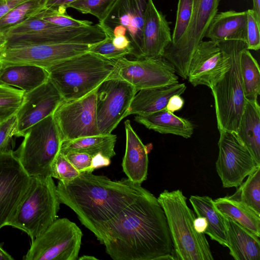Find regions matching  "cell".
Returning a JSON list of instances; mask_svg holds the SVG:
<instances>
[{
  "label": "cell",
  "mask_w": 260,
  "mask_h": 260,
  "mask_svg": "<svg viewBox=\"0 0 260 260\" xmlns=\"http://www.w3.org/2000/svg\"><path fill=\"white\" fill-rule=\"evenodd\" d=\"M92 161L93 167L95 169L100 167L108 166L111 162V159L102 154H98L93 157Z\"/></svg>",
  "instance_id": "7dc6e473"
},
{
  "label": "cell",
  "mask_w": 260,
  "mask_h": 260,
  "mask_svg": "<svg viewBox=\"0 0 260 260\" xmlns=\"http://www.w3.org/2000/svg\"><path fill=\"white\" fill-rule=\"evenodd\" d=\"M184 104V100L179 94L172 95L169 99L166 109L169 112L174 113L181 109Z\"/></svg>",
  "instance_id": "7bdbcfd3"
},
{
  "label": "cell",
  "mask_w": 260,
  "mask_h": 260,
  "mask_svg": "<svg viewBox=\"0 0 260 260\" xmlns=\"http://www.w3.org/2000/svg\"><path fill=\"white\" fill-rule=\"evenodd\" d=\"M101 244L114 260H174L165 212L150 191L119 215Z\"/></svg>",
  "instance_id": "6da1fadb"
},
{
  "label": "cell",
  "mask_w": 260,
  "mask_h": 260,
  "mask_svg": "<svg viewBox=\"0 0 260 260\" xmlns=\"http://www.w3.org/2000/svg\"><path fill=\"white\" fill-rule=\"evenodd\" d=\"M3 31L8 42L93 44L105 37L98 23L87 27H68L35 16Z\"/></svg>",
  "instance_id": "ba28073f"
},
{
  "label": "cell",
  "mask_w": 260,
  "mask_h": 260,
  "mask_svg": "<svg viewBox=\"0 0 260 260\" xmlns=\"http://www.w3.org/2000/svg\"><path fill=\"white\" fill-rule=\"evenodd\" d=\"M137 91L129 83L108 78L96 89V118L100 135H107L117 127L127 113Z\"/></svg>",
  "instance_id": "5bb4252c"
},
{
  "label": "cell",
  "mask_w": 260,
  "mask_h": 260,
  "mask_svg": "<svg viewBox=\"0 0 260 260\" xmlns=\"http://www.w3.org/2000/svg\"><path fill=\"white\" fill-rule=\"evenodd\" d=\"M30 180L13 150L0 152V229L8 225Z\"/></svg>",
  "instance_id": "2e32d148"
},
{
  "label": "cell",
  "mask_w": 260,
  "mask_h": 260,
  "mask_svg": "<svg viewBox=\"0 0 260 260\" xmlns=\"http://www.w3.org/2000/svg\"><path fill=\"white\" fill-rule=\"evenodd\" d=\"M48 71L43 68L28 64L16 65L0 69V84L29 91L46 82Z\"/></svg>",
  "instance_id": "484cf974"
},
{
  "label": "cell",
  "mask_w": 260,
  "mask_h": 260,
  "mask_svg": "<svg viewBox=\"0 0 260 260\" xmlns=\"http://www.w3.org/2000/svg\"><path fill=\"white\" fill-rule=\"evenodd\" d=\"M113 0H76L66 6L83 14H89L101 21Z\"/></svg>",
  "instance_id": "74e56055"
},
{
  "label": "cell",
  "mask_w": 260,
  "mask_h": 260,
  "mask_svg": "<svg viewBox=\"0 0 260 260\" xmlns=\"http://www.w3.org/2000/svg\"><path fill=\"white\" fill-rule=\"evenodd\" d=\"M148 0H113L99 23L112 29L117 26L126 29L125 36L133 47L132 55L144 58L143 26Z\"/></svg>",
  "instance_id": "e0dca14e"
},
{
  "label": "cell",
  "mask_w": 260,
  "mask_h": 260,
  "mask_svg": "<svg viewBox=\"0 0 260 260\" xmlns=\"http://www.w3.org/2000/svg\"><path fill=\"white\" fill-rule=\"evenodd\" d=\"M78 260H97L98 258L94 256L83 255L78 258Z\"/></svg>",
  "instance_id": "816d5d0a"
},
{
  "label": "cell",
  "mask_w": 260,
  "mask_h": 260,
  "mask_svg": "<svg viewBox=\"0 0 260 260\" xmlns=\"http://www.w3.org/2000/svg\"><path fill=\"white\" fill-rule=\"evenodd\" d=\"M76 0H47L46 7L48 8H55L60 6H66L69 3Z\"/></svg>",
  "instance_id": "c3c4849f"
},
{
  "label": "cell",
  "mask_w": 260,
  "mask_h": 260,
  "mask_svg": "<svg viewBox=\"0 0 260 260\" xmlns=\"http://www.w3.org/2000/svg\"><path fill=\"white\" fill-rule=\"evenodd\" d=\"M246 11L229 10L217 13L205 37L217 44L231 40L246 43Z\"/></svg>",
  "instance_id": "7402d4cb"
},
{
  "label": "cell",
  "mask_w": 260,
  "mask_h": 260,
  "mask_svg": "<svg viewBox=\"0 0 260 260\" xmlns=\"http://www.w3.org/2000/svg\"><path fill=\"white\" fill-rule=\"evenodd\" d=\"M246 45L248 50H258L260 48V31L259 23L252 9L246 11Z\"/></svg>",
  "instance_id": "60d3db41"
},
{
  "label": "cell",
  "mask_w": 260,
  "mask_h": 260,
  "mask_svg": "<svg viewBox=\"0 0 260 260\" xmlns=\"http://www.w3.org/2000/svg\"><path fill=\"white\" fill-rule=\"evenodd\" d=\"M253 11L257 21L260 23V0H252Z\"/></svg>",
  "instance_id": "681fc988"
},
{
  "label": "cell",
  "mask_w": 260,
  "mask_h": 260,
  "mask_svg": "<svg viewBox=\"0 0 260 260\" xmlns=\"http://www.w3.org/2000/svg\"><path fill=\"white\" fill-rule=\"evenodd\" d=\"M63 101L49 79L37 88L24 92L21 104L15 113L17 121V137H23L30 127L53 115Z\"/></svg>",
  "instance_id": "d6986e66"
},
{
  "label": "cell",
  "mask_w": 260,
  "mask_h": 260,
  "mask_svg": "<svg viewBox=\"0 0 260 260\" xmlns=\"http://www.w3.org/2000/svg\"><path fill=\"white\" fill-rule=\"evenodd\" d=\"M232 196L260 215V166L248 176Z\"/></svg>",
  "instance_id": "1f68e13d"
},
{
  "label": "cell",
  "mask_w": 260,
  "mask_h": 260,
  "mask_svg": "<svg viewBox=\"0 0 260 260\" xmlns=\"http://www.w3.org/2000/svg\"><path fill=\"white\" fill-rule=\"evenodd\" d=\"M229 67L228 54L220 43L202 41L191 58L187 79L194 87L205 85L211 88Z\"/></svg>",
  "instance_id": "ac0fdd59"
},
{
  "label": "cell",
  "mask_w": 260,
  "mask_h": 260,
  "mask_svg": "<svg viewBox=\"0 0 260 260\" xmlns=\"http://www.w3.org/2000/svg\"><path fill=\"white\" fill-rule=\"evenodd\" d=\"M218 155L215 166L224 188H237L260 166L237 133L219 132Z\"/></svg>",
  "instance_id": "4fadbf2b"
},
{
  "label": "cell",
  "mask_w": 260,
  "mask_h": 260,
  "mask_svg": "<svg viewBox=\"0 0 260 260\" xmlns=\"http://www.w3.org/2000/svg\"><path fill=\"white\" fill-rule=\"evenodd\" d=\"M91 45L6 41L0 48V69L12 66L28 64L46 70L66 59L88 52Z\"/></svg>",
  "instance_id": "9c48e42d"
},
{
  "label": "cell",
  "mask_w": 260,
  "mask_h": 260,
  "mask_svg": "<svg viewBox=\"0 0 260 260\" xmlns=\"http://www.w3.org/2000/svg\"><path fill=\"white\" fill-rule=\"evenodd\" d=\"M221 215L228 217L253 235L260 237V215L231 196L212 200Z\"/></svg>",
  "instance_id": "83f0119b"
},
{
  "label": "cell",
  "mask_w": 260,
  "mask_h": 260,
  "mask_svg": "<svg viewBox=\"0 0 260 260\" xmlns=\"http://www.w3.org/2000/svg\"><path fill=\"white\" fill-rule=\"evenodd\" d=\"M124 127L126 147L122 162L123 171L129 180L141 184L147 177L148 149L134 130L129 120L125 121Z\"/></svg>",
  "instance_id": "44dd1931"
},
{
  "label": "cell",
  "mask_w": 260,
  "mask_h": 260,
  "mask_svg": "<svg viewBox=\"0 0 260 260\" xmlns=\"http://www.w3.org/2000/svg\"><path fill=\"white\" fill-rule=\"evenodd\" d=\"M47 0H28L17 6L0 18V30L31 18L45 9Z\"/></svg>",
  "instance_id": "d6a6232c"
},
{
  "label": "cell",
  "mask_w": 260,
  "mask_h": 260,
  "mask_svg": "<svg viewBox=\"0 0 260 260\" xmlns=\"http://www.w3.org/2000/svg\"><path fill=\"white\" fill-rule=\"evenodd\" d=\"M135 120L162 134H172L188 139L194 132V125L190 121L179 117L166 109L146 115H136Z\"/></svg>",
  "instance_id": "d4e9b609"
},
{
  "label": "cell",
  "mask_w": 260,
  "mask_h": 260,
  "mask_svg": "<svg viewBox=\"0 0 260 260\" xmlns=\"http://www.w3.org/2000/svg\"><path fill=\"white\" fill-rule=\"evenodd\" d=\"M190 202L197 216L206 217L208 227L205 233L210 238L224 247L228 246L226 228L222 216L215 208L212 199L204 196H191Z\"/></svg>",
  "instance_id": "f1b7e54d"
},
{
  "label": "cell",
  "mask_w": 260,
  "mask_h": 260,
  "mask_svg": "<svg viewBox=\"0 0 260 260\" xmlns=\"http://www.w3.org/2000/svg\"><path fill=\"white\" fill-rule=\"evenodd\" d=\"M240 72L246 100L257 101L260 93V70L249 50L244 48L240 58Z\"/></svg>",
  "instance_id": "4dcf8cb0"
},
{
  "label": "cell",
  "mask_w": 260,
  "mask_h": 260,
  "mask_svg": "<svg viewBox=\"0 0 260 260\" xmlns=\"http://www.w3.org/2000/svg\"><path fill=\"white\" fill-rule=\"evenodd\" d=\"M193 0H178L175 27L169 45L176 44L185 33L190 23Z\"/></svg>",
  "instance_id": "8d00e7d4"
},
{
  "label": "cell",
  "mask_w": 260,
  "mask_h": 260,
  "mask_svg": "<svg viewBox=\"0 0 260 260\" xmlns=\"http://www.w3.org/2000/svg\"><path fill=\"white\" fill-rule=\"evenodd\" d=\"M17 135L16 114L0 122V152L13 150L15 143L13 137Z\"/></svg>",
  "instance_id": "f35d334b"
},
{
  "label": "cell",
  "mask_w": 260,
  "mask_h": 260,
  "mask_svg": "<svg viewBox=\"0 0 260 260\" xmlns=\"http://www.w3.org/2000/svg\"><path fill=\"white\" fill-rule=\"evenodd\" d=\"M51 176L31 177L29 187L7 225L26 233L31 241L57 218L59 201Z\"/></svg>",
  "instance_id": "8992f818"
},
{
  "label": "cell",
  "mask_w": 260,
  "mask_h": 260,
  "mask_svg": "<svg viewBox=\"0 0 260 260\" xmlns=\"http://www.w3.org/2000/svg\"><path fill=\"white\" fill-rule=\"evenodd\" d=\"M113 43L116 48L121 49L132 47L131 42L125 36L114 37Z\"/></svg>",
  "instance_id": "bcb514c9"
},
{
  "label": "cell",
  "mask_w": 260,
  "mask_h": 260,
  "mask_svg": "<svg viewBox=\"0 0 260 260\" xmlns=\"http://www.w3.org/2000/svg\"><path fill=\"white\" fill-rule=\"evenodd\" d=\"M63 154L80 173L94 171L93 156L90 155L76 151H69Z\"/></svg>",
  "instance_id": "b9f144b4"
},
{
  "label": "cell",
  "mask_w": 260,
  "mask_h": 260,
  "mask_svg": "<svg viewBox=\"0 0 260 260\" xmlns=\"http://www.w3.org/2000/svg\"><path fill=\"white\" fill-rule=\"evenodd\" d=\"M226 50L229 67L221 79L211 88L214 98L219 132L237 133L246 99L240 72V58L242 51L247 48L242 41L231 40L219 43Z\"/></svg>",
  "instance_id": "5b68a950"
},
{
  "label": "cell",
  "mask_w": 260,
  "mask_h": 260,
  "mask_svg": "<svg viewBox=\"0 0 260 260\" xmlns=\"http://www.w3.org/2000/svg\"><path fill=\"white\" fill-rule=\"evenodd\" d=\"M193 226L196 232L200 234H205L208 227L206 217L204 216L196 217L193 221Z\"/></svg>",
  "instance_id": "f6af8a7d"
},
{
  "label": "cell",
  "mask_w": 260,
  "mask_h": 260,
  "mask_svg": "<svg viewBox=\"0 0 260 260\" xmlns=\"http://www.w3.org/2000/svg\"><path fill=\"white\" fill-rule=\"evenodd\" d=\"M98 24L104 31L105 37L103 40L91 45L88 52L113 60H117L126 55L132 54V47L123 49L116 48L113 43L114 37L113 30L105 25Z\"/></svg>",
  "instance_id": "e575fe53"
},
{
  "label": "cell",
  "mask_w": 260,
  "mask_h": 260,
  "mask_svg": "<svg viewBox=\"0 0 260 260\" xmlns=\"http://www.w3.org/2000/svg\"><path fill=\"white\" fill-rule=\"evenodd\" d=\"M116 140V135L112 133L85 137L62 142L60 152H84L93 157L102 154L111 159L116 155L114 148Z\"/></svg>",
  "instance_id": "f546056e"
},
{
  "label": "cell",
  "mask_w": 260,
  "mask_h": 260,
  "mask_svg": "<svg viewBox=\"0 0 260 260\" xmlns=\"http://www.w3.org/2000/svg\"><path fill=\"white\" fill-rule=\"evenodd\" d=\"M80 174L66 156L60 152L53 166L52 177L66 182L73 180Z\"/></svg>",
  "instance_id": "ab89813d"
},
{
  "label": "cell",
  "mask_w": 260,
  "mask_h": 260,
  "mask_svg": "<svg viewBox=\"0 0 260 260\" xmlns=\"http://www.w3.org/2000/svg\"><path fill=\"white\" fill-rule=\"evenodd\" d=\"M67 8L64 6L55 8L46 7L34 16L63 27L79 28L93 24V22L90 21L78 20L72 17L67 14Z\"/></svg>",
  "instance_id": "836d02e7"
},
{
  "label": "cell",
  "mask_w": 260,
  "mask_h": 260,
  "mask_svg": "<svg viewBox=\"0 0 260 260\" xmlns=\"http://www.w3.org/2000/svg\"><path fill=\"white\" fill-rule=\"evenodd\" d=\"M144 58L161 56L172 42L169 24L165 16L148 0L143 26Z\"/></svg>",
  "instance_id": "ffe728a7"
},
{
  "label": "cell",
  "mask_w": 260,
  "mask_h": 260,
  "mask_svg": "<svg viewBox=\"0 0 260 260\" xmlns=\"http://www.w3.org/2000/svg\"><path fill=\"white\" fill-rule=\"evenodd\" d=\"M83 233L67 218L56 219L41 235L32 241L24 260H77Z\"/></svg>",
  "instance_id": "8fae6325"
},
{
  "label": "cell",
  "mask_w": 260,
  "mask_h": 260,
  "mask_svg": "<svg viewBox=\"0 0 260 260\" xmlns=\"http://www.w3.org/2000/svg\"><path fill=\"white\" fill-rule=\"evenodd\" d=\"M28 0H0V18L17 6Z\"/></svg>",
  "instance_id": "ee69618b"
},
{
  "label": "cell",
  "mask_w": 260,
  "mask_h": 260,
  "mask_svg": "<svg viewBox=\"0 0 260 260\" xmlns=\"http://www.w3.org/2000/svg\"><path fill=\"white\" fill-rule=\"evenodd\" d=\"M165 212L175 260H213L205 234L196 232V218L186 198L179 190H165L157 198Z\"/></svg>",
  "instance_id": "277c9868"
},
{
  "label": "cell",
  "mask_w": 260,
  "mask_h": 260,
  "mask_svg": "<svg viewBox=\"0 0 260 260\" xmlns=\"http://www.w3.org/2000/svg\"><path fill=\"white\" fill-rule=\"evenodd\" d=\"M237 134L260 165V107L257 100H246Z\"/></svg>",
  "instance_id": "4316f807"
},
{
  "label": "cell",
  "mask_w": 260,
  "mask_h": 260,
  "mask_svg": "<svg viewBox=\"0 0 260 260\" xmlns=\"http://www.w3.org/2000/svg\"><path fill=\"white\" fill-rule=\"evenodd\" d=\"M52 115L62 142L100 135L96 118L95 91L79 99L63 101Z\"/></svg>",
  "instance_id": "9a60e30c"
},
{
  "label": "cell",
  "mask_w": 260,
  "mask_h": 260,
  "mask_svg": "<svg viewBox=\"0 0 260 260\" xmlns=\"http://www.w3.org/2000/svg\"><path fill=\"white\" fill-rule=\"evenodd\" d=\"M220 0H193L189 25L183 36L169 45L162 56L174 66L176 74L187 79L192 56L218 12Z\"/></svg>",
  "instance_id": "30bf717a"
},
{
  "label": "cell",
  "mask_w": 260,
  "mask_h": 260,
  "mask_svg": "<svg viewBox=\"0 0 260 260\" xmlns=\"http://www.w3.org/2000/svg\"><path fill=\"white\" fill-rule=\"evenodd\" d=\"M174 66L162 56L134 60L125 57L115 61L114 70L108 78L124 80L136 91L169 86L179 83Z\"/></svg>",
  "instance_id": "7c38bea8"
},
{
  "label": "cell",
  "mask_w": 260,
  "mask_h": 260,
  "mask_svg": "<svg viewBox=\"0 0 260 260\" xmlns=\"http://www.w3.org/2000/svg\"><path fill=\"white\" fill-rule=\"evenodd\" d=\"M23 137L14 152L25 172L30 177H52L53 166L62 144L53 115L30 127Z\"/></svg>",
  "instance_id": "52a82bcc"
},
{
  "label": "cell",
  "mask_w": 260,
  "mask_h": 260,
  "mask_svg": "<svg viewBox=\"0 0 260 260\" xmlns=\"http://www.w3.org/2000/svg\"><path fill=\"white\" fill-rule=\"evenodd\" d=\"M115 61L88 51L46 70L49 79L63 100L67 101L82 98L95 91L110 77Z\"/></svg>",
  "instance_id": "3957f363"
},
{
  "label": "cell",
  "mask_w": 260,
  "mask_h": 260,
  "mask_svg": "<svg viewBox=\"0 0 260 260\" xmlns=\"http://www.w3.org/2000/svg\"><path fill=\"white\" fill-rule=\"evenodd\" d=\"M222 217L230 254L236 260H260L259 238L232 219Z\"/></svg>",
  "instance_id": "603a6c76"
},
{
  "label": "cell",
  "mask_w": 260,
  "mask_h": 260,
  "mask_svg": "<svg viewBox=\"0 0 260 260\" xmlns=\"http://www.w3.org/2000/svg\"><path fill=\"white\" fill-rule=\"evenodd\" d=\"M186 89L184 83H178L169 86L140 90L132 100L127 116L146 115L165 109L171 96L181 95Z\"/></svg>",
  "instance_id": "cb8c5ba5"
},
{
  "label": "cell",
  "mask_w": 260,
  "mask_h": 260,
  "mask_svg": "<svg viewBox=\"0 0 260 260\" xmlns=\"http://www.w3.org/2000/svg\"><path fill=\"white\" fill-rule=\"evenodd\" d=\"M56 190L60 203L73 210L100 243L119 215L149 191L127 178L112 180L92 172L81 173L69 182L59 181Z\"/></svg>",
  "instance_id": "7a4b0ae2"
},
{
  "label": "cell",
  "mask_w": 260,
  "mask_h": 260,
  "mask_svg": "<svg viewBox=\"0 0 260 260\" xmlns=\"http://www.w3.org/2000/svg\"><path fill=\"white\" fill-rule=\"evenodd\" d=\"M13 257L9 254L0 244V260H12Z\"/></svg>",
  "instance_id": "f907efd6"
},
{
  "label": "cell",
  "mask_w": 260,
  "mask_h": 260,
  "mask_svg": "<svg viewBox=\"0 0 260 260\" xmlns=\"http://www.w3.org/2000/svg\"><path fill=\"white\" fill-rule=\"evenodd\" d=\"M24 91L0 84V122L15 114L23 100Z\"/></svg>",
  "instance_id": "d590c367"
}]
</instances>
